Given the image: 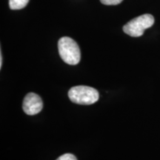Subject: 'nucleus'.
Segmentation results:
<instances>
[{"mask_svg":"<svg viewBox=\"0 0 160 160\" xmlns=\"http://www.w3.org/2000/svg\"><path fill=\"white\" fill-rule=\"evenodd\" d=\"M58 50L60 57L65 63L71 65H76L80 62L81 52L79 47L71 38L62 37L58 42Z\"/></svg>","mask_w":160,"mask_h":160,"instance_id":"nucleus-1","label":"nucleus"},{"mask_svg":"<svg viewBox=\"0 0 160 160\" xmlns=\"http://www.w3.org/2000/svg\"><path fill=\"white\" fill-rule=\"evenodd\" d=\"M68 97L71 102L79 105H88L94 104L99 100V92L89 86L79 85L69 90Z\"/></svg>","mask_w":160,"mask_h":160,"instance_id":"nucleus-2","label":"nucleus"},{"mask_svg":"<svg viewBox=\"0 0 160 160\" xmlns=\"http://www.w3.org/2000/svg\"><path fill=\"white\" fill-rule=\"evenodd\" d=\"M154 17L151 14H143L136 17L125 24L123 31L132 37H139L143 35L146 29L153 26Z\"/></svg>","mask_w":160,"mask_h":160,"instance_id":"nucleus-3","label":"nucleus"},{"mask_svg":"<svg viewBox=\"0 0 160 160\" xmlns=\"http://www.w3.org/2000/svg\"><path fill=\"white\" fill-rule=\"evenodd\" d=\"M43 108L41 97L34 93H29L24 99L22 108L26 114L32 116L39 113Z\"/></svg>","mask_w":160,"mask_h":160,"instance_id":"nucleus-4","label":"nucleus"},{"mask_svg":"<svg viewBox=\"0 0 160 160\" xmlns=\"http://www.w3.org/2000/svg\"><path fill=\"white\" fill-rule=\"evenodd\" d=\"M28 2L29 0H9V7L11 10L22 9Z\"/></svg>","mask_w":160,"mask_h":160,"instance_id":"nucleus-5","label":"nucleus"},{"mask_svg":"<svg viewBox=\"0 0 160 160\" xmlns=\"http://www.w3.org/2000/svg\"><path fill=\"white\" fill-rule=\"evenodd\" d=\"M122 1L123 0H100V2L105 5H117Z\"/></svg>","mask_w":160,"mask_h":160,"instance_id":"nucleus-6","label":"nucleus"},{"mask_svg":"<svg viewBox=\"0 0 160 160\" xmlns=\"http://www.w3.org/2000/svg\"><path fill=\"white\" fill-rule=\"evenodd\" d=\"M57 160H77V157L71 153H65L58 158Z\"/></svg>","mask_w":160,"mask_h":160,"instance_id":"nucleus-7","label":"nucleus"},{"mask_svg":"<svg viewBox=\"0 0 160 160\" xmlns=\"http://www.w3.org/2000/svg\"><path fill=\"white\" fill-rule=\"evenodd\" d=\"M2 55L1 53H0V68H2Z\"/></svg>","mask_w":160,"mask_h":160,"instance_id":"nucleus-8","label":"nucleus"}]
</instances>
